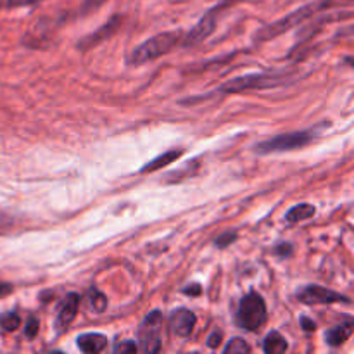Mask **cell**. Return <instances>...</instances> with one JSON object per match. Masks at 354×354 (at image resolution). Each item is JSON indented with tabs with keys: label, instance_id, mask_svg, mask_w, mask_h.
Segmentation results:
<instances>
[{
	"label": "cell",
	"instance_id": "obj_16",
	"mask_svg": "<svg viewBox=\"0 0 354 354\" xmlns=\"http://www.w3.org/2000/svg\"><path fill=\"white\" fill-rule=\"evenodd\" d=\"M287 348L289 344L280 332H270L263 341V351L268 354H282L287 351Z\"/></svg>",
	"mask_w": 354,
	"mask_h": 354
},
{
	"label": "cell",
	"instance_id": "obj_11",
	"mask_svg": "<svg viewBox=\"0 0 354 354\" xmlns=\"http://www.w3.org/2000/svg\"><path fill=\"white\" fill-rule=\"evenodd\" d=\"M76 344H78L80 351L86 354H97L104 351L107 346L106 335L97 334V332H90V334H82L76 339Z\"/></svg>",
	"mask_w": 354,
	"mask_h": 354
},
{
	"label": "cell",
	"instance_id": "obj_21",
	"mask_svg": "<svg viewBox=\"0 0 354 354\" xmlns=\"http://www.w3.org/2000/svg\"><path fill=\"white\" fill-rule=\"evenodd\" d=\"M235 239H237V234H235V232H225V234H221L220 237L216 239V248H220V249L228 248V245H230Z\"/></svg>",
	"mask_w": 354,
	"mask_h": 354
},
{
	"label": "cell",
	"instance_id": "obj_29",
	"mask_svg": "<svg viewBox=\"0 0 354 354\" xmlns=\"http://www.w3.org/2000/svg\"><path fill=\"white\" fill-rule=\"evenodd\" d=\"M301 324H303V328H304V330H306V332H313L315 328H317V325H315V322L308 320L306 317L301 318Z\"/></svg>",
	"mask_w": 354,
	"mask_h": 354
},
{
	"label": "cell",
	"instance_id": "obj_17",
	"mask_svg": "<svg viewBox=\"0 0 354 354\" xmlns=\"http://www.w3.org/2000/svg\"><path fill=\"white\" fill-rule=\"evenodd\" d=\"M317 213V207L313 204H297V206L290 207L286 214L287 223H299V221L310 220Z\"/></svg>",
	"mask_w": 354,
	"mask_h": 354
},
{
	"label": "cell",
	"instance_id": "obj_18",
	"mask_svg": "<svg viewBox=\"0 0 354 354\" xmlns=\"http://www.w3.org/2000/svg\"><path fill=\"white\" fill-rule=\"evenodd\" d=\"M88 303H90V308H92V311H95V313H102V311L107 308V297L104 296L99 289L93 287V289L88 290Z\"/></svg>",
	"mask_w": 354,
	"mask_h": 354
},
{
	"label": "cell",
	"instance_id": "obj_13",
	"mask_svg": "<svg viewBox=\"0 0 354 354\" xmlns=\"http://www.w3.org/2000/svg\"><path fill=\"white\" fill-rule=\"evenodd\" d=\"M182 156H183V149H171V151H166V152H162L161 156H158V158L152 159L149 165H145L140 171L142 173L158 171V169H161V168H165V166L175 162L176 159H180Z\"/></svg>",
	"mask_w": 354,
	"mask_h": 354
},
{
	"label": "cell",
	"instance_id": "obj_19",
	"mask_svg": "<svg viewBox=\"0 0 354 354\" xmlns=\"http://www.w3.org/2000/svg\"><path fill=\"white\" fill-rule=\"evenodd\" d=\"M251 351V346L241 337H235L228 342V346L225 348V354H234V353H241V354H248Z\"/></svg>",
	"mask_w": 354,
	"mask_h": 354
},
{
	"label": "cell",
	"instance_id": "obj_22",
	"mask_svg": "<svg viewBox=\"0 0 354 354\" xmlns=\"http://www.w3.org/2000/svg\"><path fill=\"white\" fill-rule=\"evenodd\" d=\"M138 351V346L135 344L133 341H123L121 344L114 346V353H128V354H133Z\"/></svg>",
	"mask_w": 354,
	"mask_h": 354
},
{
	"label": "cell",
	"instance_id": "obj_5",
	"mask_svg": "<svg viewBox=\"0 0 354 354\" xmlns=\"http://www.w3.org/2000/svg\"><path fill=\"white\" fill-rule=\"evenodd\" d=\"M266 318L268 313H266L265 299L258 292H249L248 296H244L237 313L239 325L249 332H258L266 324Z\"/></svg>",
	"mask_w": 354,
	"mask_h": 354
},
{
	"label": "cell",
	"instance_id": "obj_3",
	"mask_svg": "<svg viewBox=\"0 0 354 354\" xmlns=\"http://www.w3.org/2000/svg\"><path fill=\"white\" fill-rule=\"evenodd\" d=\"M287 73H254V75L239 76L220 86L221 93H242L251 90H268L287 83Z\"/></svg>",
	"mask_w": 354,
	"mask_h": 354
},
{
	"label": "cell",
	"instance_id": "obj_28",
	"mask_svg": "<svg viewBox=\"0 0 354 354\" xmlns=\"http://www.w3.org/2000/svg\"><path fill=\"white\" fill-rule=\"evenodd\" d=\"M185 294H189V296H199L201 292H203V289H201L199 283H192V287H187L185 290H183Z\"/></svg>",
	"mask_w": 354,
	"mask_h": 354
},
{
	"label": "cell",
	"instance_id": "obj_4",
	"mask_svg": "<svg viewBox=\"0 0 354 354\" xmlns=\"http://www.w3.org/2000/svg\"><path fill=\"white\" fill-rule=\"evenodd\" d=\"M317 138V131L315 130H304V131H292V133L277 135V137L268 138L265 142H259L256 145V152L258 154H275V152H289L296 151V149L306 147L308 144Z\"/></svg>",
	"mask_w": 354,
	"mask_h": 354
},
{
	"label": "cell",
	"instance_id": "obj_6",
	"mask_svg": "<svg viewBox=\"0 0 354 354\" xmlns=\"http://www.w3.org/2000/svg\"><path fill=\"white\" fill-rule=\"evenodd\" d=\"M235 2H237V0H221L218 6L211 7V9L207 10L203 17H201L199 23H197L196 26H194L192 30H190L189 33L182 38V44L183 45H197V44H201V41L206 40V38L213 33L214 28H216L218 16H220V14L227 9V7L234 6Z\"/></svg>",
	"mask_w": 354,
	"mask_h": 354
},
{
	"label": "cell",
	"instance_id": "obj_14",
	"mask_svg": "<svg viewBox=\"0 0 354 354\" xmlns=\"http://www.w3.org/2000/svg\"><path fill=\"white\" fill-rule=\"evenodd\" d=\"M353 327V322L348 320L346 324H341L337 325V327L332 328V330H328L327 335H325L327 344L332 346V348H339V346L344 344V342L349 341V337H351Z\"/></svg>",
	"mask_w": 354,
	"mask_h": 354
},
{
	"label": "cell",
	"instance_id": "obj_27",
	"mask_svg": "<svg viewBox=\"0 0 354 354\" xmlns=\"http://www.w3.org/2000/svg\"><path fill=\"white\" fill-rule=\"evenodd\" d=\"M221 337H223L221 332H214V334H211V337L207 339V346H209L211 349H216L218 346L221 344Z\"/></svg>",
	"mask_w": 354,
	"mask_h": 354
},
{
	"label": "cell",
	"instance_id": "obj_24",
	"mask_svg": "<svg viewBox=\"0 0 354 354\" xmlns=\"http://www.w3.org/2000/svg\"><path fill=\"white\" fill-rule=\"evenodd\" d=\"M107 0H85L82 6V14H88L92 12V10H97L99 9L102 3H106Z\"/></svg>",
	"mask_w": 354,
	"mask_h": 354
},
{
	"label": "cell",
	"instance_id": "obj_10",
	"mask_svg": "<svg viewBox=\"0 0 354 354\" xmlns=\"http://www.w3.org/2000/svg\"><path fill=\"white\" fill-rule=\"evenodd\" d=\"M171 330L175 332L178 337H189L194 332V327L197 324V317L187 308H178L176 311H173L171 315Z\"/></svg>",
	"mask_w": 354,
	"mask_h": 354
},
{
	"label": "cell",
	"instance_id": "obj_20",
	"mask_svg": "<svg viewBox=\"0 0 354 354\" xmlns=\"http://www.w3.org/2000/svg\"><path fill=\"white\" fill-rule=\"evenodd\" d=\"M19 324H21V320L16 313H7L6 317L0 318V325H2V327L9 332L16 330V328L19 327Z\"/></svg>",
	"mask_w": 354,
	"mask_h": 354
},
{
	"label": "cell",
	"instance_id": "obj_8",
	"mask_svg": "<svg viewBox=\"0 0 354 354\" xmlns=\"http://www.w3.org/2000/svg\"><path fill=\"white\" fill-rule=\"evenodd\" d=\"M297 299L303 304H335V303H346L349 304L351 301L342 294L335 292V290L325 289L320 286H308L303 290L297 292Z\"/></svg>",
	"mask_w": 354,
	"mask_h": 354
},
{
	"label": "cell",
	"instance_id": "obj_23",
	"mask_svg": "<svg viewBox=\"0 0 354 354\" xmlns=\"http://www.w3.org/2000/svg\"><path fill=\"white\" fill-rule=\"evenodd\" d=\"M24 334H26L28 339H33L35 335L38 334V320L37 318L30 317L26 322V327H24Z\"/></svg>",
	"mask_w": 354,
	"mask_h": 354
},
{
	"label": "cell",
	"instance_id": "obj_9",
	"mask_svg": "<svg viewBox=\"0 0 354 354\" xmlns=\"http://www.w3.org/2000/svg\"><path fill=\"white\" fill-rule=\"evenodd\" d=\"M120 24H121V17L120 16L111 17V19L107 21L106 24H102L99 30L93 31V33H90V35H86V37L83 38V40L78 44V48H80V50L85 52V50H88V48L95 47V45H99L100 41H104L106 38H109L111 35H113L114 31L120 28Z\"/></svg>",
	"mask_w": 354,
	"mask_h": 354
},
{
	"label": "cell",
	"instance_id": "obj_26",
	"mask_svg": "<svg viewBox=\"0 0 354 354\" xmlns=\"http://www.w3.org/2000/svg\"><path fill=\"white\" fill-rule=\"evenodd\" d=\"M44 0H7V7H26V6H35V3H40Z\"/></svg>",
	"mask_w": 354,
	"mask_h": 354
},
{
	"label": "cell",
	"instance_id": "obj_12",
	"mask_svg": "<svg viewBox=\"0 0 354 354\" xmlns=\"http://www.w3.org/2000/svg\"><path fill=\"white\" fill-rule=\"evenodd\" d=\"M78 306H80V296L78 294H68V297L62 303L61 310L57 315V325L59 327H66V325L71 324L73 320L78 315Z\"/></svg>",
	"mask_w": 354,
	"mask_h": 354
},
{
	"label": "cell",
	"instance_id": "obj_2",
	"mask_svg": "<svg viewBox=\"0 0 354 354\" xmlns=\"http://www.w3.org/2000/svg\"><path fill=\"white\" fill-rule=\"evenodd\" d=\"M332 2H334V0H317V2H311V3H308V6H303L301 9L287 14V16L282 17V19H279V21H275V23L268 24V26L261 28V30L256 33V40L265 41V40H270V38L280 37L283 31H289L290 28L297 26V24H301V23H304L306 19H310V17L315 16L318 10H324V9H327V7H330Z\"/></svg>",
	"mask_w": 354,
	"mask_h": 354
},
{
	"label": "cell",
	"instance_id": "obj_25",
	"mask_svg": "<svg viewBox=\"0 0 354 354\" xmlns=\"http://www.w3.org/2000/svg\"><path fill=\"white\" fill-rule=\"evenodd\" d=\"M12 227H14L12 218H10L9 214H6L0 211V234H3V232H9Z\"/></svg>",
	"mask_w": 354,
	"mask_h": 354
},
{
	"label": "cell",
	"instance_id": "obj_31",
	"mask_svg": "<svg viewBox=\"0 0 354 354\" xmlns=\"http://www.w3.org/2000/svg\"><path fill=\"white\" fill-rule=\"evenodd\" d=\"M277 252H279L280 256H289L290 252H292V248H290L289 244H282L279 249H277Z\"/></svg>",
	"mask_w": 354,
	"mask_h": 354
},
{
	"label": "cell",
	"instance_id": "obj_7",
	"mask_svg": "<svg viewBox=\"0 0 354 354\" xmlns=\"http://www.w3.org/2000/svg\"><path fill=\"white\" fill-rule=\"evenodd\" d=\"M162 324V313L159 310L151 311L144 320L140 328V342L138 349L144 353L154 354L161 351V339H159V328Z\"/></svg>",
	"mask_w": 354,
	"mask_h": 354
},
{
	"label": "cell",
	"instance_id": "obj_1",
	"mask_svg": "<svg viewBox=\"0 0 354 354\" xmlns=\"http://www.w3.org/2000/svg\"><path fill=\"white\" fill-rule=\"evenodd\" d=\"M182 38L183 35L180 31H166V33L156 35V37L149 38V40H145L144 44H140L130 52L128 64L138 66L169 54L182 41Z\"/></svg>",
	"mask_w": 354,
	"mask_h": 354
},
{
	"label": "cell",
	"instance_id": "obj_30",
	"mask_svg": "<svg viewBox=\"0 0 354 354\" xmlns=\"http://www.w3.org/2000/svg\"><path fill=\"white\" fill-rule=\"evenodd\" d=\"M10 292H12V286H10V283L0 282V297L7 296V294H10Z\"/></svg>",
	"mask_w": 354,
	"mask_h": 354
},
{
	"label": "cell",
	"instance_id": "obj_15",
	"mask_svg": "<svg viewBox=\"0 0 354 354\" xmlns=\"http://www.w3.org/2000/svg\"><path fill=\"white\" fill-rule=\"evenodd\" d=\"M201 166H203L201 159H192V161H189L187 165H183L182 168L169 173L168 178H166V183H180L187 178H192V176H196L197 173H199Z\"/></svg>",
	"mask_w": 354,
	"mask_h": 354
}]
</instances>
